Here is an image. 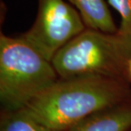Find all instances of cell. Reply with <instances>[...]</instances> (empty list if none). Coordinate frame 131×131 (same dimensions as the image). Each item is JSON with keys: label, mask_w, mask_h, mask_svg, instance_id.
<instances>
[{"label": "cell", "mask_w": 131, "mask_h": 131, "mask_svg": "<svg viewBox=\"0 0 131 131\" xmlns=\"http://www.w3.org/2000/svg\"><path fill=\"white\" fill-rule=\"evenodd\" d=\"M129 99L130 83L123 78H60L21 111L52 129L67 131L86 117Z\"/></svg>", "instance_id": "6da1fadb"}, {"label": "cell", "mask_w": 131, "mask_h": 131, "mask_svg": "<svg viewBox=\"0 0 131 131\" xmlns=\"http://www.w3.org/2000/svg\"><path fill=\"white\" fill-rule=\"evenodd\" d=\"M60 78L52 62L19 36L0 35V101L4 112L22 110Z\"/></svg>", "instance_id": "7a4b0ae2"}, {"label": "cell", "mask_w": 131, "mask_h": 131, "mask_svg": "<svg viewBox=\"0 0 131 131\" xmlns=\"http://www.w3.org/2000/svg\"><path fill=\"white\" fill-rule=\"evenodd\" d=\"M130 37L86 28L60 49L51 62L61 78L104 76L130 83Z\"/></svg>", "instance_id": "3957f363"}, {"label": "cell", "mask_w": 131, "mask_h": 131, "mask_svg": "<svg viewBox=\"0 0 131 131\" xmlns=\"http://www.w3.org/2000/svg\"><path fill=\"white\" fill-rule=\"evenodd\" d=\"M36 19L20 38L51 61L60 49L86 29L79 13L65 0H38Z\"/></svg>", "instance_id": "277c9868"}, {"label": "cell", "mask_w": 131, "mask_h": 131, "mask_svg": "<svg viewBox=\"0 0 131 131\" xmlns=\"http://www.w3.org/2000/svg\"><path fill=\"white\" fill-rule=\"evenodd\" d=\"M131 129V99L86 117L67 131H128Z\"/></svg>", "instance_id": "5b68a950"}, {"label": "cell", "mask_w": 131, "mask_h": 131, "mask_svg": "<svg viewBox=\"0 0 131 131\" xmlns=\"http://www.w3.org/2000/svg\"><path fill=\"white\" fill-rule=\"evenodd\" d=\"M79 13L86 28L104 32H117L108 4L105 0H67Z\"/></svg>", "instance_id": "8992f818"}, {"label": "cell", "mask_w": 131, "mask_h": 131, "mask_svg": "<svg viewBox=\"0 0 131 131\" xmlns=\"http://www.w3.org/2000/svg\"><path fill=\"white\" fill-rule=\"evenodd\" d=\"M1 131H57L42 124L25 112H4Z\"/></svg>", "instance_id": "52a82bcc"}, {"label": "cell", "mask_w": 131, "mask_h": 131, "mask_svg": "<svg viewBox=\"0 0 131 131\" xmlns=\"http://www.w3.org/2000/svg\"><path fill=\"white\" fill-rule=\"evenodd\" d=\"M107 2L121 17L117 32L131 38V0H107Z\"/></svg>", "instance_id": "ba28073f"}, {"label": "cell", "mask_w": 131, "mask_h": 131, "mask_svg": "<svg viewBox=\"0 0 131 131\" xmlns=\"http://www.w3.org/2000/svg\"><path fill=\"white\" fill-rule=\"evenodd\" d=\"M128 76H129V79L131 83V59L129 62V65H128Z\"/></svg>", "instance_id": "9c48e42d"}]
</instances>
